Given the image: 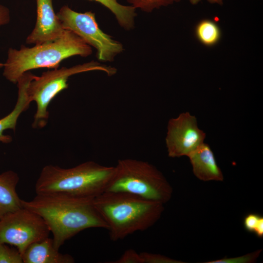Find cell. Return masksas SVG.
<instances>
[{
  "label": "cell",
  "instance_id": "5b68a950",
  "mask_svg": "<svg viewBox=\"0 0 263 263\" xmlns=\"http://www.w3.org/2000/svg\"><path fill=\"white\" fill-rule=\"evenodd\" d=\"M105 191L127 193L164 204L171 198L173 189L153 165L127 158L118 161Z\"/></svg>",
  "mask_w": 263,
  "mask_h": 263
},
{
  "label": "cell",
  "instance_id": "8fae6325",
  "mask_svg": "<svg viewBox=\"0 0 263 263\" xmlns=\"http://www.w3.org/2000/svg\"><path fill=\"white\" fill-rule=\"evenodd\" d=\"M194 176L200 180L223 181L224 175L210 146L205 142L187 156Z\"/></svg>",
  "mask_w": 263,
  "mask_h": 263
},
{
  "label": "cell",
  "instance_id": "ac0fdd59",
  "mask_svg": "<svg viewBox=\"0 0 263 263\" xmlns=\"http://www.w3.org/2000/svg\"><path fill=\"white\" fill-rule=\"evenodd\" d=\"M0 263H23L22 255L16 248L0 244Z\"/></svg>",
  "mask_w": 263,
  "mask_h": 263
},
{
  "label": "cell",
  "instance_id": "e0dca14e",
  "mask_svg": "<svg viewBox=\"0 0 263 263\" xmlns=\"http://www.w3.org/2000/svg\"><path fill=\"white\" fill-rule=\"evenodd\" d=\"M136 9H140L146 12H151L155 9L167 6L180 0H126Z\"/></svg>",
  "mask_w": 263,
  "mask_h": 263
},
{
  "label": "cell",
  "instance_id": "9c48e42d",
  "mask_svg": "<svg viewBox=\"0 0 263 263\" xmlns=\"http://www.w3.org/2000/svg\"><path fill=\"white\" fill-rule=\"evenodd\" d=\"M206 134L198 125L195 116L189 112L170 119L165 138L168 156L171 158L187 156L204 143Z\"/></svg>",
  "mask_w": 263,
  "mask_h": 263
},
{
  "label": "cell",
  "instance_id": "ba28073f",
  "mask_svg": "<svg viewBox=\"0 0 263 263\" xmlns=\"http://www.w3.org/2000/svg\"><path fill=\"white\" fill-rule=\"evenodd\" d=\"M50 233L41 217L23 207L0 220V244L14 245L21 255L30 244L48 237Z\"/></svg>",
  "mask_w": 263,
  "mask_h": 263
},
{
  "label": "cell",
  "instance_id": "cb8c5ba5",
  "mask_svg": "<svg viewBox=\"0 0 263 263\" xmlns=\"http://www.w3.org/2000/svg\"><path fill=\"white\" fill-rule=\"evenodd\" d=\"M259 238L263 237V217L261 216L253 232Z\"/></svg>",
  "mask_w": 263,
  "mask_h": 263
},
{
  "label": "cell",
  "instance_id": "44dd1931",
  "mask_svg": "<svg viewBox=\"0 0 263 263\" xmlns=\"http://www.w3.org/2000/svg\"><path fill=\"white\" fill-rule=\"evenodd\" d=\"M112 263H142L140 253L133 249L126 250L121 256Z\"/></svg>",
  "mask_w": 263,
  "mask_h": 263
},
{
  "label": "cell",
  "instance_id": "8992f818",
  "mask_svg": "<svg viewBox=\"0 0 263 263\" xmlns=\"http://www.w3.org/2000/svg\"><path fill=\"white\" fill-rule=\"evenodd\" d=\"M91 71H101L109 76L116 73V69L92 61L70 68L44 72L40 76L34 75L27 88V93L31 102L37 104L33 127L42 128L47 124L49 118L48 106L53 98L61 91L68 88L67 81L72 75Z\"/></svg>",
  "mask_w": 263,
  "mask_h": 263
},
{
  "label": "cell",
  "instance_id": "7a4b0ae2",
  "mask_svg": "<svg viewBox=\"0 0 263 263\" xmlns=\"http://www.w3.org/2000/svg\"><path fill=\"white\" fill-rule=\"evenodd\" d=\"M94 204L113 242L148 229L164 210V204L160 202L124 192L104 191L94 198Z\"/></svg>",
  "mask_w": 263,
  "mask_h": 263
},
{
  "label": "cell",
  "instance_id": "ffe728a7",
  "mask_svg": "<svg viewBox=\"0 0 263 263\" xmlns=\"http://www.w3.org/2000/svg\"><path fill=\"white\" fill-rule=\"evenodd\" d=\"M142 263H183V262L176 260L160 254L147 252L140 253Z\"/></svg>",
  "mask_w": 263,
  "mask_h": 263
},
{
  "label": "cell",
  "instance_id": "277c9868",
  "mask_svg": "<svg viewBox=\"0 0 263 263\" xmlns=\"http://www.w3.org/2000/svg\"><path fill=\"white\" fill-rule=\"evenodd\" d=\"M92 53L91 46L73 31L66 30L60 38L53 41L30 48L23 46L19 50L9 48L3 75L17 83L23 74L31 70L58 68L65 58L74 56L87 57Z\"/></svg>",
  "mask_w": 263,
  "mask_h": 263
},
{
  "label": "cell",
  "instance_id": "3957f363",
  "mask_svg": "<svg viewBox=\"0 0 263 263\" xmlns=\"http://www.w3.org/2000/svg\"><path fill=\"white\" fill-rule=\"evenodd\" d=\"M114 171V167L102 166L92 161L69 169L47 165L37 180L36 192L94 198L105 191Z\"/></svg>",
  "mask_w": 263,
  "mask_h": 263
},
{
  "label": "cell",
  "instance_id": "2e32d148",
  "mask_svg": "<svg viewBox=\"0 0 263 263\" xmlns=\"http://www.w3.org/2000/svg\"><path fill=\"white\" fill-rule=\"evenodd\" d=\"M195 34L198 39L207 46L217 44L221 36L219 26L213 20L208 19H203L197 24Z\"/></svg>",
  "mask_w": 263,
  "mask_h": 263
},
{
  "label": "cell",
  "instance_id": "9a60e30c",
  "mask_svg": "<svg viewBox=\"0 0 263 263\" xmlns=\"http://www.w3.org/2000/svg\"><path fill=\"white\" fill-rule=\"evenodd\" d=\"M99 3L109 9L114 15L119 25L126 30H130L134 27L136 9L132 6H126L119 3L117 0H89Z\"/></svg>",
  "mask_w": 263,
  "mask_h": 263
},
{
  "label": "cell",
  "instance_id": "603a6c76",
  "mask_svg": "<svg viewBox=\"0 0 263 263\" xmlns=\"http://www.w3.org/2000/svg\"><path fill=\"white\" fill-rule=\"evenodd\" d=\"M10 21L9 10L5 6L0 5V26L7 24ZM4 64L0 63V68L3 67Z\"/></svg>",
  "mask_w": 263,
  "mask_h": 263
},
{
  "label": "cell",
  "instance_id": "7402d4cb",
  "mask_svg": "<svg viewBox=\"0 0 263 263\" xmlns=\"http://www.w3.org/2000/svg\"><path fill=\"white\" fill-rule=\"evenodd\" d=\"M261 217V216L255 213L246 215L244 220L245 229L249 232H253Z\"/></svg>",
  "mask_w": 263,
  "mask_h": 263
},
{
  "label": "cell",
  "instance_id": "d6986e66",
  "mask_svg": "<svg viewBox=\"0 0 263 263\" xmlns=\"http://www.w3.org/2000/svg\"><path fill=\"white\" fill-rule=\"evenodd\" d=\"M262 251L259 249L253 252L236 257L224 258L207 262V263H252L256 261Z\"/></svg>",
  "mask_w": 263,
  "mask_h": 263
},
{
  "label": "cell",
  "instance_id": "5bb4252c",
  "mask_svg": "<svg viewBox=\"0 0 263 263\" xmlns=\"http://www.w3.org/2000/svg\"><path fill=\"white\" fill-rule=\"evenodd\" d=\"M19 181L18 174L13 170L0 174V220L22 207L16 191Z\"/></svg>",
  "mask_w": 263,
  "mask_h": 263
},
{
  "label": "cell",
  "instance_id": "52a82bcc",
  "mask_svg": "<svg viewBox=\"0 0 263 263\" xmlns=\"http://www.w3.org/2000/svg\"><path fill=\"white\" fill-rule=\"evenodd\" d=\"M56 15L64 29L73 31L96 50V57L99 61H113L115 57L123 51L121 42L113 39L99 28L94 13H79L65 5Z\"/></svg>",
  "mask_w": 263,
  "mask_h": 263
},
{
  "label": "cell",
  "instance_id": "30bf717a",
  "mask_svg": "<svg viewBox=\"0 0 263 263\" xmlns=\"http://www.w3.org/2000/svg\"><path fill=\"white\" fill-rule=\"evenodd\" d=\"M36 23L26 42L38 45L60 38L66 30L55 13L52 0H36Z\"/></svg>",
  "mask_w": 263,
  "mask_h": 263
},
{
  "label": "cell",
  "instance_id": "4fadbf2b",
  "mask_svg": "<svg viewBox=\"0 0 263 263\" xmlns=\"http://www.w3.org/2000/svg\"><path fill=\"white\" fill-rule=\"evenodd\" d=\"M34 76V75L28 72L20 76L17 83L19 90L15 107L9 114L0 119V141L3 143H9L12 140L11 136L3 133L4 131L7 129L15 131L19 115L29 107L31 102L27 94V88Z\"/></svg>",
  "mask_w": 263,
  "mask_h": 263
},
{
  "label": "cell",
  "instance_id": "7c38bea8",
  "mask_svg": "<svg viewBox=\"0 0 263 263\" xmlns=\"http://www.w3.org/2000/svg\"><path fill=\"white\" fill-rule=\"evenodd\" d=\"M54 245L49 237L30 244L22 254L23 263H73L74 258L62 254Z\"/></svg>",
  "mask_w": 263,
  "mask_h": 263
},
{
  "label": "cell",
  "instance_id": "6da1fadb",
  "mask_svg": "<svg viewBox=\"0 0 263 263\" xmlns=\"http://www.w3.org/2000/svg\"><path fill=\"white\" fill-rule=\"evenodd\" d=\"M92 197L37 194L29 201L21 200L24 207L42 218L53 234L55 247L59 248L79 232L90 228L107 229Z\"/></svg>",
  "mask_w": 263,
  "mask_h": 263
},
{
  "label": "cell",
  "instance_id": "d4e9b609",
  "mask_svg": "<svg viewBox=\"0 0 263 263\" xmlns=\"http://www.w3.org/2000/svg\"><path fill=\"white\" fill-rule=\"evenodd\" d=\"M192 4H196L198 3L201 0H188ZM207 1L211 3H217L220 5H222L223 3V0H207Z\"/></svg>",
  "mask_w": 263,
  "mask_h": 263
}]
</instances>
